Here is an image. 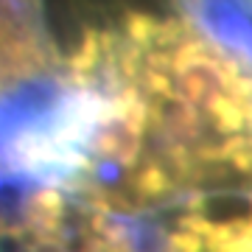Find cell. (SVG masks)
<instances>
[{
  "instance_id": "1",
  "label": "cell",
  "mask_w": 252,
  "mask_h": 252,
  "mask_svg": "<svg viewBox=\"0 0 252 252\" xmlns=\"http://www.w3.org/2000/svg\"><path fill=\"white\" fill-rule=\"evenodd\" d=\"M146 129H149V104L135 87H126L112 98L90 140L87 154L95 162H109L121 168H135L146 152Z\"/></svg>"
},
{
  "instance_id": "6",
  "label": "cell",
  "mask_w": 252,
  "mask_h": 252,
  "mask_svg": "<svg viewBox=\"0 0 252 252\" xmlns=\"http://www.w3.org/2000/svg\"><path fill=\"white\" fill-rule=\"evenodd\" d=\"M241 3H244V6H247L250 11H252V0H241Z\"/></svg>"
},
{
  "instance_id": "4",
  "label": "cell",
  "mask_w": 252,
  "mask_h": 252,
  "mask_svg": "<svg viewBox=\"0 0 252 252\" xmlns=\"http://www.w3.org/2000/svg\"><path fill=\"white\" fill-rule=\"evenodd\" d=\"M26 252H67V247L56 238H34Z\"/></svg>"
},
{
  "instance_id": "2",
  "label": "cell",
  "mask_w": 252,
  "mask_h": 252,
  "mask_svg": "<svg viewBox=\"0 0 252 252\" xmlns=\"http://www.w3.org/2000/svg\"><path fill=\"white\" fill-rule=\"evenodd\" d=\"M20 216H23V227L31 233V238H56L59 241L64 219H67V199L51 182L34 185L23 196Z\"/></svg>"
},
{
  "instance_id": "3",
  "label": "cell",
  "mask_w": 252,
  "mask_h": 252,
  "mask_svg": "<svg viewBox=\"0 0 252 252\" xmlns=\"http://www.w3.org/2000/svg\"><path fill=\"white\" fill-rule=\"evenodd\" d=\"M190 227H196L205 238V252H252V219L235 224H207L199 216H185Z\"/></svg>"
},
{
  "instance_id": "7",
  "label": "cell",
  "mask_w": 252,
  "mask_h": 252,
  "mask_svg": "<svg viewBox=\"0 0 252 252\" xmlns=\"http://www.w3.org/2000/svg\"><path fill=\"white\" fill-rule=\"evenodd\" d=\"M247 193H250V196H252V182H250V188H247Z\"/></svg>"
},
{
  "instance_id": "5",
  "label": "cell",
  "mask_w": 252,
  "mask_h": 252,
  "mask_svg": "<svg viewBox=\"0 0 252 252\" xmlns=\"http://www.w3.org/2000/svg\"><path fill=\"white\" fill-rule=\"evenodd\" d=\"M182 3H185V6H188L190 11H199L202 6H205V0H182Z\"/></svg>"
}]
</instances>
